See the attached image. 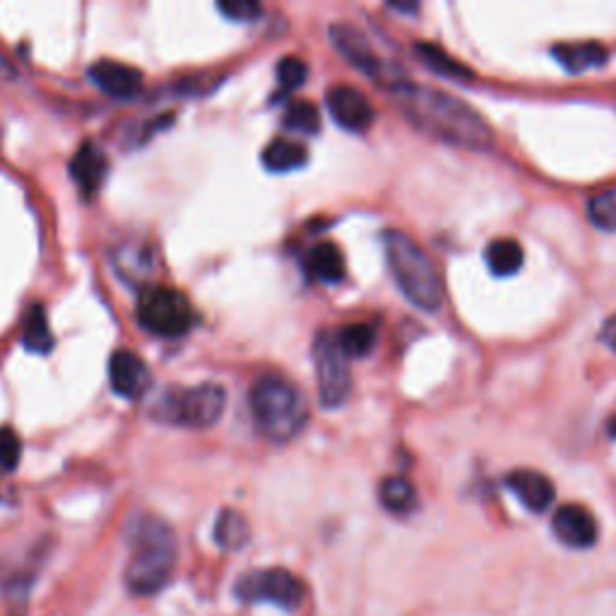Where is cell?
Segmentation results:
<instances>
[{"instance_id":"26","label":"cell","mask_w":616,"mask_h":616,"mask_svg":"<svg viewBox=\"0 0 616 616\" xmlns=\"http://www.w3.org/2000/svg\"><path fill=\"white\" fill-rule=\"evenodd\" d=\"M285 128L299 135H316L321 131V113L311 101L294 99L285 109Z\"/></svg>"},{"instance_id":"12","label":"cell","mask_w":616,"mask_h":616,"mask_svg":"<svg viewBox=\"0 0 616 616\" xmlns=\"http://www.w3.org/2000/svg\"><path fill=\"white\" fill-rule=\"evenodd\" d=\"M109 383L119 398L141 400L153 386V374H149L143 357L131 350H119L109 359Z\"/></svg>"},{"instance_id":"17","label":"cell","mask_w":616,"mask_h":616,"mask_svg":"<svg viewBox=\"0 0 616 616\" xmlns=\"http://www.w3.org/2000/svg\"><path fill=\"white\" fill-rule=\"evenodd\" d=\"M306 273L311 280L323 285H337L345 280V255L342 251L330 241H323L318 246H313L306 255Z\"/></svg>"},{"instance_id":"2","label":"cell","mask_w":616,"mask_h":616,"mask_svg":"<svg viewBox=\"0 0 616 616\" xmlns=\"http://www.w3.org/2000/svg\"><path fill=\"white\" fill-rule=\"evenodd\" d=\"M131 559L125 566V585L137 597H153L165 590L177 571L179 540L167 520L141 514L128 528Z\"/></svg>"},{"instance_id":"10","label":"cell","mask_w":616,"mask_h":616,"mask_svg":"<svg viewBox=\"0 0 616 616\" xmlns=\"http://www.w3.org/2000/svg\"><path fill=\"white\" fill-rule=\"evenodd\" d=\"M111 261L116 273H119L128 285L149 287V280L157 273V251L153 243L143 239H125L113 249Z\"/></svg>"},{"instance_id":"11","label":"cell","mask_w":616,"mask_h":616,"mask_svg":"<svg viewBox=\"0 0 616 616\" xmlns=\"http://www.w3.org/2000/svg\"><path fill=\"white\" fill-rule=\"evenodd\" d=\"M325 104H328V111L335 123H340L345 131L364 133L369 131L371 123H374V107H371L369 99L352 85L330 87L328 95H325Z\"/></svg>"},{"instance_id":"7","label":"cell","mask_w":616,"mask_h":616,"mask_svg":"<svg viewBox=\"0 0 616 616\" xmlns=\"http://www.w3.org/2000/svg\"><path fill=\"white\" fill-rule=\"evenodd\" d=\"M330 41L335 49L345 56L347 63L354 65L357 71H362L369 80H374L378 87L388 89L390 95L404 83H410L398 63H390L386 58H381L366 39V34L347 25V22H335L330 27Z\"/></svg>"},{"instance_id":"4","label":"cell","mask_w":616,"mask_h":616,"mask_svg":"<svg viewBox=\"0 0 616 616\" xmlns=\"http://www.w3.org/2000/svg\"><path fill=\"white\" fill-rule=\"evenodd\" d=\"M251 414L258 432L273 444H289L309 422V404L294 383L265 374L251 388Z\"/></svg>"},{"instance_id":"14","label":"cell","mask_w":616,"mask_h":616,"mask_svg":"<svg viewBox=\"0 0 616 616\" xmlns=\"http://www.w3.org/2000/svg\"><path fill=\"white\" fill-rule=\"evenodd\" d=\"M89 80L99 92L113 99H131L143 89V73L119 61H97L89 68Z\"/></svg>"},{"instance_id":"33","label":"cell","mask_w":616,"mask_h":616,"mask_svg":"<svg viewBox=\"0 0 616 616\" xmlns=\"http://www.w3.org/2000/svg\"><path fill=\"white\" fill-rule=\"evenodd\" d=\"M607 432H609V436H612V438H616V414H614L612 420L607 422Z\"/></svg>"},{"instance_id":"19","label":"cell","mask_w":616,"mask_h":616,"mask_svg":"<svg viewBox=\"0 0 616 616\" xmlns=\"http://www.w3.org/2000/svg\"><path fill=\"white\" fill-rule=\"evenodd\" d=\"M309 149L292 137H275V141L263 149V167L273 173H287L306 167Z\"/></svg>"},{"instance_id":"6","label":"cell","mask_w":616,"mask_h":616,"mask_svg":"<svg viewBox=\"0 0 616 616\" xmlns=\"http://www.w3.org/2000/svg\"><path fill=\"white\" fill-rule=\"evenodd\" d=\"M193 304L179 289L153 285L141 289V299H137V323H141L147 333L173 340V337L189 333L193 328Z\"/></svg>"},{"instance_id":"5","label":"cell","mask_w":616,"mask_h":616,"mask_svg":"<svg viewBox=\"0 0 616 616\" xmlns=\"http://www.w3.org/2000/svg\"><path fill=\"white\" fill-rule=\"evenodd\" d=\"M227 410V390L219 383L171 388L155 404V420L181 428H213Z\"/></svg>"},{"instance_id":"9","label":"cell","mask_w":616,"mask_h":616,"mask_svg":"<svg viewBox=\"0 0 616 616\" xmlns=\"http://www.w3.org/2000/svg\"><path fill=\"white\" fill-rule=\"evenodd\" d=\"M237 595L243 602H273L287 612H297L304 604L306 588L304 580L287 568H263L239 580Z\"/></svg>"},{"instance_id":"31","label":"cell","mask_w":616,"mask_h":616,"mask_svg":"<svg viewBox=\"0 0 616 616\" xmlns=\"http://www.w3.org/2000/svg\"><path fill=\"white\" fill-rule=\"evenodd\" d=\"M600 340L607 345L612 352H616V313H612V316L604 321L602 330H600Z\"/></svg>"},{"instance_id":"24","label":"cell","mask_w":616,"mask_h":616,"mask_svg":"<svg viewBox=\"0 0 616 616\" xmlns=\"http://www.w3.org/2000/svg\"><path fill=\"white\" fill-rule=\"evenodd\" d=\"M381 504L395 516H407L416 508V490L404 476H386L378 486Z\"/></svg>"},{"instance_id":"23","label":"cell","mask_w":616,"mask_h":616,"mask_svg":"<svg viewBox=\"0 0 616 616\" xmlns=\"http://www.w3.org/2000/svg\"><path fill=\"white\" fill-rule=\"evenodd\" d=\"M414 53L428 68V71H434L438 75H446V77H452V80H472L474 77V73L470 71L468 65H462L460 61H456V58L448 56L444 49H440V46L416 41Z\"/></svg>"},{"instance_id":"32","label":"cell","mask_w":616,"mask_h":616,"mask_svg":"<svg viewBox=\"0 0 616 616\" xmlns=\"http://www.w3.org/2000/svg\"><path fill=\"white\" fill-rule=\"evenodd\" d=\"M392 10H402V13H416V5H402V3H390Z\"/></svg>"},{"instance_id":"21","label":"cell","mask_w":616,"mask_h":616,"mask_svg":"<svg viewBox=\"0 0 616 616\" xmlns=\"http://www.w3.org/2000/svg\"><path fill=\"white\" fill-rule=\"evenodd\" d=\"M484 261L492 275L510 277L526 263V253L516 239H494L484 251Z\"/></svg>"},{"instance_id":"30","label":"cell","mask_w":616,"mask_h":616,"mask_svg":"<svg viewBox=\"0 0 616 616\" xmlns=\"http://www.w3.org/2000/svg\"><path fill=\"white\" fill-rule=\"evenodd\" d=\"M219 13H222L227 20L234 22H253L263 13V8L253 0H229V3H219Z\"/></svg>"},{"instance_id":"27","label":"cell","mask_w":616,"mask_h":616,"mask_svg":"<svg viewBox=\"0 0 616 616\" xmlns=\"http://www.w3.org/2000/svg\"><path fill=\"white\" fill-rule=\"evenodd\" d=\"M590 222L602 231H616V185L602 189L588 201Z\"/></svg>"},{"instance_id":"13","label":"cell","mask_w":616,"mask_h":616,"mask_svg":"<svg viewBox=\"0 0 616 616\" xmlns=\"http://www.w3.org/2000/svg\"><path fill=\"white\" fill-rule=\"evenodd\" d=\"M552 530L559 542L571 546V549H588L597 542V520L580 504H568L556 510Z\"/></svg>"},{"instance_id":"29","label":"cell","mask_w":616,"mask_h":616,"mask_svg":"<svg viewBox=\"0 0 616 616\" xmlns=\"http://www.w3.org/2000/svg\"><path fill=\"white\" fill-rule=\"evenodd\" d=\"M20 456H22V444L17 434L10 426L0 428V470L13 472L20 464Z\"/></svg>"},{"instance_id":"3","label":"cell","mask_w":616,"mask_h":616,"mask_svg":"<svg viewBox=\"0 0 616 616\" xmlns=\"http://www.w3.org/2000/svg\"><path fill=\"white\" fill-rule=\"evenodd\" d=\"M383 249L395 282L410 304L426 313H436L444 306V280L420 243L400 229H388L383 234Z\"/></svg>"},{"instance_id":"20","label":"cell","mask_w":616,"mask_h":616,"mask_svg":"<svg viewBox=\"0 0 616 616\" xmlns=\"http://www.w3.org/2000/svg\"><path fill=\"white\" fill-rule=\"evenodd\" d=\"M22 347L32 354H49L53 350V333L49 328V316L41 304L29 306L22 321Z\"/></svg>"},{"instance_id":"16","label":"cell","mask_w":616,"mask_h":616,"mask_svg":"<svg viewBox=\"0 0 616 616\" xmlns=\"http://www.w3.org/2000/svg\"><path fill=\"white\" fill-rule=\"evenodd\" d=\"M109 173V159L95 143H83L71 159V177L85 197L97 195Z\"/></svg>"},{"instance_id":"28","label":"cell","mask_w":616,"mask_h":616,"mask_svg":"<svg viewBox=\"0 0 616 616\" xmlns=\"http://www.w3.org/2000/svg\"><path fill=\"white\" fill-rule=\"evenodd\" d=\"M306 77H309V65L297 56H287L282 58L280 65H277V83H280L285 95L287 92L299 89L306 83Z\"/></svg>"},{"instance_id":"8","label":"cell","mask_w":616,"mask_h":616,"mask_svg":"<svg viewBox=\"0 0 616 616\" xmlns=\"http://www.w3.org/2000/svg\"><path fill=\"white\" fill-rule=\"evenodd\" d=\"M313 369H316L318 398L325 410H337L352 392L350 359L337 342V333L321 330L313 340Z\"/></svg>"},{"instance_id":"22","label":"cell","mask_w":616,"mask_h":616,"mask_svg":"<svg viewBox=\"0 0 616 616\" xmlns=\"http://www.w3.org/2000/svg\"><path fill=\"white\" fill-rule=\"evenodd\" d=\"M251 540L249 520L239 510L225 508L215 520V542L227 552H239Z\"/></svg>"},{"instance_id":"15","label":"cell","mask_w":616,"mask_h":616,"mask_svg":"<svg viewBox=\"0 0 616 616\" xmlns=\"http://www.w3.org/2000/svg\"><path fill=\"white\" fill-rule=\"evenodd\" d=\"M506 486L532 514H544L554 504V482L538 470H514L506 476Z\"/></svg>"},{"instance_id":"25","label":"cell","mask_w":616,"mask_h":616,"mask_svg":"<svg viewBox=\"0 0 616 616\" xmlns=\"http://www.w3.org/2000/svg\"><path fill=\"white\" fill-rule=\"evenodd\" d=\"M337 342H340L347 359H362L374 352L376 330L366 323H352L337 333Z\"/></svg>"},{"instance_id":"18","label":"cell","mask_w":616,"mask_h":616,"mask_svg":"<svg viewBox=\"0 0 616 616\" xmlns=\"http://www.w3.org/2000/svg\"><path fill=\"white\" fill-rule=\"evenodd\" d=\"M554 58L568 73H585L592 68L607 63V49L597 41H580V44H556L552 49Z\"/></svg>"},{"instance_id":"1","label":"cell","mask_w":616,"mask_h":616,"mask_svg":"<svg viewBox=\"0 0 616 616\" xmlns=\"http://www.w3.org/2000/svg\"><path fill=\"white\" fill-rule=\"evenodd\" d=\"M392 99L398 101L404 119L416 131L438 143L476 149V153H486L494 147V131L482 119V113L462 99L450 97L444 89L404 83L392 92Z\"/></svg>"}]
</instances>
